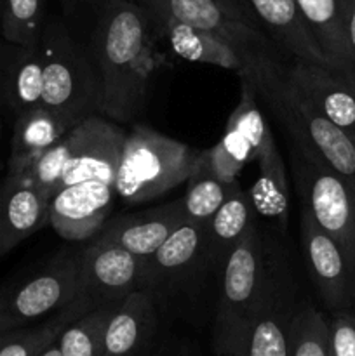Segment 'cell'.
<instances>
[{
  "label": "cell",
  "instance_id": "cell-1",
  "mask_svg": "<svg viewBox=\"0 0 355 356\" xmlns=\"http://www.w3.org/2000/svg\"><path fill=\"white\" fill-rule=\"evenodd\" d=\"M150 13L132 0H108L94 19L89 54L103 87V115L129 124L143 111L155 56Z\"/></svg>",
  "mask_w": 355,
  "mask_h": 356
},
{
  "label": "cell",
  "instance_id": "cell-2",
  "mask_svg": "<svg viewBox=\"0 0 355 356\" xmlns=\"http://www.w3.org/2000/svg\"><path fill=\"white\" fill-rule=\"evenodd\" d=\"M294 298L285 250L256 222L221 268L214 337L226 336L265 309Z\"/></svg>",
  "mask_w": 355,
  "mask_h": 356
},
{
  "label": "cell",
  "instance_id": "cell-3",
  "mask_svg": "<svg viewBox=\"0 0 355 356\" xmlns=\"http://www.w3.org/2000/svg\"><path fill=\"white\" fill-rule=\"evenodd\" d=\"M153 16L173 17L207 31L240 58V79L253 83L258 96L285 79L289 59L265 33L253 14L230 0H132Z\"/></svg>",
  "mask_w": 355,
  "mask_h": 356
},
{
  "label": "cell",
  "instance_id": "cell-4",
  "mask_svg": "<svg viewBox=\"0 0 355 356\" xmlns=\"http://www.w3.org/2000/svg\"><path fill=\"white\" fill-rule=\"evenodd\" d=\"M44 89L40 104L70 127L93 115H103V87L89 54L70 33L61 17L45 19L40 37Z\"/></svg>",
  "mask_w": 355,
  "mask_h": 356
},
{
  "label": "cell",
  "instance_id": "cell-5",
  "mask_svg": "<svg viewBox=\"0 0 355 356\" xmlns=\"http://www.w3.org/2000/svg\"><path fill=\"white\" fill-rule=\"evenodd\" d=\"M200 149L146 125L136 124L125 134L115 193L125 204H143L187 183Z\"/></svg>",
  "mask_w": 355,
  "mask_h": 356
},
{
  "label": "cell",
  "instance_id": "cell-6",
  "mask_svg": "<svg viewBox=\"0 0 355 356\" xmlns=\"http://www.w3.org/2000/svg\"><path fill=\"white\" fill-rule=\"evenodd\" d=\"M79 250H61L35 273L0 289V330L23 329L79 298Z\"/></svg>",
  "mask_w": 355,
  "mask_h": 356
},
{
  "label": "cell",
  "instance_id": "cell-7",
  "mask_svg": "<svg viewBox=\"0 0 355 356\" xmlns=\"http://www.w3.org/2000/svg\"><path fill=\"white\" fill-rule=\"evenodd\" d=\"M261 99L284 125L291 143L355 188V143L341 129L305 103L285 79L265 90Z\"/></svg>",
  "mask_w": 355,
  "mask_h": 356
},
{
  "label": "cell",
  "instance_id": "cell-8",
  "mask_svg": "<svg viewBox=\"0 0 355 356\" xmlns=\"http://www.w3.org/2000/svg\"><path fill=\"white\" fill-rule=\"evenodd\" d=\"M291 169L301 207L354 261L355 188L333 169L303 153L294 143H291Z\"/></svg>",
  "mask_w": 355,
  "mask_h": 356
},
{
  "label": "cell",
  "instance_id": "cell-9",
  "mask_svg": "<svg viewBox=\"0 0 355 356\" xmlns=\"http://www.w3.org/2000/svg\"><path fill=\"white\" fill-rule=\"evenodd\" d=\"M145 257L124 247L94 236V242L79 250V298L93 308L120 302L131 292L141 291Z\"/></svg>",
  "mask_w": 355,
  "mask_h": 356
},
{
  "label": "cell",
  "instance_id": "cell-10",
  "mask_svg": "<svg viewBox=\"0 0 355 356\" xmlns=\"http://www.w3.org/2000/svg\"><path fill=\"white\" fill-rule=\"evenodd\" d=\"M299 240L306 270L324 305L333 313L354 308V266L343 247L301 207Z\"/></svg>",
  "mask_w": 355,
  "mask_h": 356
},
{
  "label": "cell",
  "instance_id": "cell-11",
  "mask_svg": "<svg viewBox=\"0 0 355 356\" xmlns=\"http://www.w3.org/2000/svg\"><path fill=\"white\" fill-rule=\"evenodd\" d=\"M68 134L72 153L66 162L63 186L87 179L113 184L127 134L120 124L104 115H93L73 125Z\"/></svg>",
  "mask_w": 355,
  "mask_h": 356
},
{
  "label": "cell",
  "instance_id": "cell-12",
  "mask_svg": "<svg viewBox=\"0 0 355 356\" xmlns=\"http://www.w3.org/2000/svg\"><path fill=\"white\" fill-rule=\"evenodd\" d=\"M207 268L204 250V225L184 221L152 256L145 257L141 291L160 299L178 294L191 284L195 275Z\"/></svg>",
  "mask_w": 355,
  "mask_h": 356
},
{
  "label": "cell",
  "instance_id": "cell-13",
  "mask_svg": "<svg viewBox=\"0 0 355 356\" xmlns=\"http://www.w3.org/2000/svg\"><path fill=\"white\" fill-rule=\"evenodd\" d=\"M115 195L113 184L97 179L66 184L49 202L47 225L70 242L96 236L113 209Z\"/></svg>",
  "mask_w": 355,
  "mask_h": 356
},
{
  "label": "cell",
  "instance_id": "cell-14",
  "mask_svg": "<svg viewBox=\"0 0 355 356\" xmlns=\"http://www.w3.org/2000/svg\"><path fill=\"white\" fill-rule=\"evenodd\" d=\"M285 83L355 143V89L343 76L317 63L291 59Z\"/></svg>",
  "mask_w": 355,
  "mask_h": 356
},
{
  "label": "cell",
  "instance_id": "cell-15",
  "mask_svg": "<svg viewBox=\"0 0 355 356\" xmlns=\"http://www.w3.org/2000/svg\"><path fill=\"white\" fill-rule=\"evenodd\" d=\"M184 222L180 200L146 209L136 214L118 216L106 222L96 236L117 243L139 257H148Z\"/></svg>",
  "mask_w": 355,
  "mask_h": 356
},
{
  "label": "cell",
  "instance_id": "cell-16",
  "mask_svg": "<svg viewBox=\"0 0 355 356\" xmlns=\"http://www.w3.org/2000/svg\"><path fill=\"white\" fill-rule=\"evenodd\" d=\"M246 3L254 19L289 61L301 59L331 68L329 61L310 33L296 0H246Z\"/></svg>",
  "mask_w": 355,
  "mask_h": 356
},
{
  "label": "cell",
  "instance_id": "cell-17",
  "mask_svg": "<svg viewBox=\"0 0 355 356\" xmlns=\"http://www.w3.org/2000/svg\"><path fill=\"white\" fill-rule=\"evenodd\" d=\"M157 301L146 291H134L122 299L108 318L103 336V356H141L157 330Z\"/></svg>",
  "mask_w": 355,
  "mask_h": 356
},
{
  "label": "cell",
  "instance_id": "cell-18",
  "mask_svg": "<svg viewBox=\"0 0 355 356\" xmlns=\"http://www.w3.org/2000/svg\"><path fill=\"white\" fill-rule=\"evenodd\" d=\"M51 197L21 177L6 176L0 186V257L47 225Z\"/></svg>",
  "mask_w": 355,
  "mask_h": 356
},
{
  "label": "cell",
  "instance_id": "cell-19",
  "mask_svg": "<svg viewBox=\"0 0 355 356\" xmlns=\"http://www.w3.org/2000/svg\"><path fill=\"white\" fill-rule=\"evenodd\" d=\"M298 299L275 305L226 336L214 337V344L230 346L239 356H289V329Z\"/></svg>",
  "mask_w": 355,
  "mask_h": 356
},
{
  "label": "cell",
  "instance_id": "cell-20",
  "mask_svg": "<svg viewBox=\"0 0 355 356\" xmlns=\"http://www.w3.org/2000/svg\"><path fill=\"white\" fill-rule=\"evenodd\" d=\"M258 222L253 200L247 191L235 188L221 207L204 225V250L207 268L221 271L232 250Z\"/></svg>",
  "mask_w": 355,
  "mask_h": 356
},
{
  "label": "cell",
  "instance_id": "cell-21",
  "mask_svg": "<svg viewBox=\"0 0 355 356\" xmlns=\"http://www.w3.org/2000/svg\"><path fill=\"white\" fill-rule=\"evenodd\" d=\"M44 89V65L38 45L9 44L0 54V96L14 113L38 106Z\"/></svg>",
  "mask_w": 355,
  "mask_h": 356
},
{
  "label": "cell",
  "instance_id": "cell-22",
  "mask_svg": "<svg viewBox=\"0 0 355 356\" xmlns=\"http://www.w3.org/2000/svg\"><path fill=\"white\" fill-rule=\"evenodd\" d=\"M296 6L331 68L355 89V61L345 31L340 0H296Z\"/></svg>",
  "mask_w": 355,
  "mask_h": 356
},
{
  "label": "cell",
  "instance_id": "cell-23",
  "mask_svg": "<svg viewBox=\"0 0 355 356\" xmlns=\"http://www.w3.org/2000/svg\"><path fill=\"white\" fill-rule=\"evenodd\" d=\"M258 179L251 190L258 219H268L281 235L287 232L289 181L284 159L277 148L274 134H268L258 153Z\"/></svg>",
  "mask_w": 355,
  "mask_h": 356
},
{
  "label": "cell",
  "instance_id": "cell-24",
  "mask_svg": "<svg viewBox=\"0 0 355 356\" xmlns=\"http://www.w3.org/2000/svg\"><path fill=\"white\" fill-rule=\"evenodd\" d=\"M72 127L63 118H59L42 104L17 113L16 122H14L13 141H10L7 176L23 174L45 149L51 148Z\"/></svg>",
  "mask_w": 355,
  "mask_h": 356
},
{
  "label": "cell",
  "instance_id": "cell-25",
  "mask_svg": "<svg viewBox=\"0 0 355 356\" xmlns=\"http://www.w3.org/2000/svg\"><path fill=\"white\" fill-rule=\"evenodd\" d=\"M150 17L159 38H166L173 51L187 61L233 70L239 73V76L244 73V65L239 56L207 31H202L173 17L153 16V14H150Z\"/></svg>",
  "mask_w": 355,
  "mask_h": 356
},
{
  "label": "cell",
  "instance_id": "cell-26",
  "mask_svg": "<svg viewBox=\"0 0 355 356\" xmlns=\"http://www.w3.org/2000/svg\"><path fill=\"white\" fill-rule=\"evenodd\" d=\"M94 309L86 299L77 298L49 316L40 325L0 330V356H37L54 343L61 330L79 316Z\"/></svg>",
  "mask_w": 355,
  "mask_h": 356
},
{
  "label": "cell",
  "instance_id": "cell-27",
  "mask_svg": "<svg viewBox=\"0 0 355 356\" xmlns=\"http://www.w3.org/2000/svg\"><path fill=\"white\" fill-rule=\"evenodd\" d=\"M253 160H256V155L246 139L235 129L226 125L221 141L216 143L212 148L200 149L194 172H204L223 183H233L239 181L237 177L244 165Z\"/></svg>",
  "mask_w": 355,
  "mask_h": 356
},
{
  "label": "cell",
  "instance_id": "cell-28",
  "mask_svg": "<svg viewBox=\"0 0 355 356\" xmlns=\"http://www.w3.org/2000/svg\"><path fill=\"white\" fill-rule=\"evenodd\" d=\"M118 302L97 306L70 322L58 336L63 356H103V336L108 318Z\"/></svg>",
  "mask_w": 355,
  "mask_h": 356
},
{
  "label": "cell",
  "instance_id": "cell-29",
  "mask_svg": "<svg viewBox=\"0 0 355 356\" xmlns=\"http://www.w3.org/2000/svg\"><path fill=\"white\" fill-rule=\"evenodd\" d=\"M45 19V0H3L2 37L14 45H38Z\"/></svg>",
  "mask_w": 355,
  "mask_h": 356
},
{
  "label": "cell",
  "instance_id": "cell-30",
  "mask_svg": "<svg viewBox=\"0 0 355 356\" xmlns=\"http://www.w3.org/2000/svg\"><path fill=\"white\" fill-rule=\"evenodd\" d=\"M289 356H329V320L299 301L289 329Z\"/></svg>",
  "mask_w": 355,
  "mask_h": 356
},
{
  "label": "cell",
  "instance_id": "cell-31",
  "mask_svg": "<svg viewBox=\"0 0 355 356\" xmlns=\"http://www.w3.org/2000/svg\"><path fill=\"white\" fill-rule=\"evenodd\" d=\"M239 186V181L223 183L209 174L194 172L188 177L187 193L181 198L184 221L205 225L230 197V193Z\"/></svg>",
  "mask_w": 355,
  "mask_h": 356
},
{
  "label": "cell",
  "instance_id": "cell-32",
  "mask_svg": "<svg viewBox=\"0 0 355 356\" xmlns=\"http://www.w3.org/2000/svg\"><path fill=\"white\" fill-rule=\"evenodd\" d=\"M70 153H72V141H70V134L66 132L51 148L45 149L23 174L14 177H21L52 198V195L61 190L63 186V176H65Z\"/></svg>",
  "mask_w": 355,
  "mask_h": 356
},
{
  "label": "cell",
  "instance_id": "cell-33",
  "mask_svg": "<svg viewBox=\"0 0 355 356\" xmlns=\"http://www.w3.org/2000/svg\"><path fill=\"white\" fill-rule=\"evenodd\" d=\"M256 96L258 94L253 83L247 82L246 79H240V101L228 117L226 125L235 129L246 139L258 159L261 145L267 139V136L271 134V129L265 118L263 111L258 106Z\"/></svg>",
  "mask_w": 355,
  "mask_h": 356
},
{
  "label": "cell",
  "instance_id": "cell-34",
  "mask_svg": "<svg viewBox=\"0 0 355 356\" xmlns=\"http://www.w3.org/2000/svg\"><path fill=\"white\" fill-rule=\"evenodd\" d=\"M329 356H355V313L336 312L329 320Z\"/></svg>",
  "mask_w": 355,
  "mask_h": 356
},
{
  "label": "cell",
  "instance_id": "cell-35",
  "mask_svg": "<svg viewBox=\"0 0 355 356\" xmlns=\"http://www.w3.org/2000/svg\"><path fill=\"white\" fill-rule=\"evenodd\" d=\"M341 14H343L345 31H347L348 44L355 61V0H340Z\"/></svg>",
  "mask_w": 355,
  "mask_h": 356
},
{
  "label": "cell",
  "instance_id": "cell-36",
  "mask_svg": "<svg viewBox=\"0 0 355 356\" xmlns=\"http://www.w3.org/2000/svg\"><path fill=\"white\" fill-rule=\"evenodd\" d=\"M73 2L80 7H89V9H93L94 13L97 14L100 13L101 7H103L108 0H73Z\"/></svg>",
  "mask_w": 355,
  "mask_h": 356
},
{
  "label": "cell",
  "instance_id": "cell-37",
  "mask_svg": "<svg viewBox=\"0 0 355 356\" xmlns=\"http://www.w3.org/2000/svg\"><path fill=\"white\" fill-rule=\"evenodd\" d=\"M37 356H63L61 355V351H59V348H58V343H52V344H49L47 348H45L44 351H42V353H38Z\"/></svg>",
  "mask_w": 355,
  "mask_h": 356
},
{
  "label": "cell",
  "instance_id": "cell-38",
  "mask_svg": "<svg viewBox=\"0 0 355 356\" xmlns=\"http://www.w3.org/2000/svg\"><path fill=\"white\" fill-rule=\"evenodd\" d=\"M216 348V356H239L235 351L230 346H225V344H214Z\"/></svg>",
  "mask_w": 355,
  "mask_h": 356
},
{
  "label": "cell",
  "instance_id": "cell-39",
  "mask_svg": "<svg viewBox=\"0 0 355 356\" xmlns=\"http://www.w3.org/2000/svg\"><path fill=\"white\" fill-rule=\"evenodd\" d=\"M352 266H354V308H352V312L355 313V249H354V261H352Z\"/></svg>",
  "mask_w": 355,
  "mask_h": 356
},
{
  "label": "cell",
  "instance_id": "cell-40",
  "mask_svg": "<svg viewBox=\"0 0 355 356\" xmlns=\"http://www.w3.org/2000/svg\"><path fill=\"white\" fill-rule=\"evenodd\" d=\"M230 2L237 3V6H240V7H244V9H246V10H249V7H247L246 0H230ZM249 13H251V10H249Z\"/></svg>",
  "mask_w": 355,
  "mask_h": 356
},
{
  "label": "cell",
  "instance_id": "cell-41",
  "mask_svg": "<svg viewBox=\"0 0 355 356\" xmlns=\"http://www.w3.org/2000/svg\"><path fill=\"white\" fill-rule=\"evenodd\" d=\"M2 6H3V0H0V19H2Z\"/></svg>",
  "mask_w": 355,
  "mask_h": 356
},
{
  "label": "cell",
  "instance_id": "cell-42",
  "mask_svg": "<svg viewBox=\"0 0 355 356\" xmlns=\"http://www.w3.org/2000/svg\"><path fill=\"white\" fill-rule=\"evenodd\" d=\"M0 132H2V124H0Z\"/></svg>",
  "mask_w": 355,
  "mask_h": 356
},
{
  "label": "cell",
  "instance_id": "cell-43",
  "mask_svg": "<svg viewBox=\"0 0 355 356\" xmlns=\"http://www.w3.org/2000/svg\"><path fill=\"white\" fill-rule=\"evenodd\" d=\"M0 99H2V96H0Z\"/></svg>",
  "mask_w": 355,
  "mask_h": 356
}]
</instances>
